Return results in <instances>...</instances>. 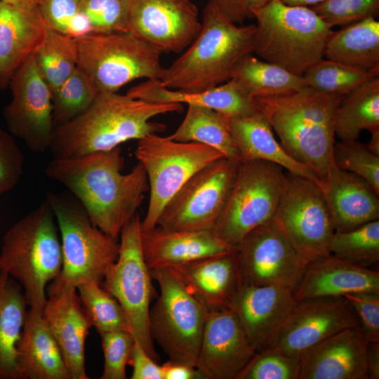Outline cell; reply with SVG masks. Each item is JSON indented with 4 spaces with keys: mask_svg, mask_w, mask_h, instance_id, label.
Listing matches in <instances>:
<instances>
[{
    "mask_svg": "<svg viewBox=\"0 0 379 379\" xmlns=\"http://www.w3.org/2000/svg\"><path fill=\"white\" fill-rule=\"evenodd\" d=\"M124 167L119 146L76 158H53L44 173L69 191L95 227L118 240L149 190L142 164L138 162L128 173H122Z\"/></svg>",
    "mask_w": 379,
    "mask_h": 379,
    "instance_id": "1",
    "label": "cell"
},
{
    "mask_svg": "<svg viewBox=\"0 0 379 379\" xmlns=\"http://www.w3.org/2000/svg\"><path fill=\"white\" fill-rule=\"evenodd\" d=\"M183 109L180 103L153 102L115 93H100L83 113L55 126L49 149L53 158H76L110 150L166 129L157 116Z\"/></svg>",
    "mask_w": 379,
    "mask_h": 379,
    "instance_id": "2",
    "label": "cell"
},
{
    "mask_svg": "<svg viewBox=\"0 0 379 379\" xmlns=\"http://www.w3.org/2000/svg\"><path fill=\"white\" fill-rule=\"evenodd\" d=\"M253 99L285 151L323 182L335 166L334 124L341 98L305 87L282 95Z\"/></svg>",
    "mask_w": 379,
    "mask_h": 379,
    "instance_id": "3",
    "label": "cell"
},
{
    "mask_svg": "<svg viewBox=\"0 0 379 379\" xmlns=\"http://www.w3.org/2000/svg\"><path fill=\"white\" fill-rule=\"evenodd\" d=\"M255 25H238L226 18L211 0L204 6L201 29L170 66L159 83L187 92L208 90L230 80L244 56L253 53Z\"/></svg>",
    "mask_w": 379,
    "mask_h": 379,
    "instance_id": "4",
    "label": "cell"
},
{
    "mask_svg": "<svg viewBox=\"0 0 379 379\" xmlns=\"http://www.w3.org/2000/svg\"><path fill=\"white\" fill-rule=\"evenodd\" d=\"M62 253L54 213L45 199L4 234L0 251V272L21 286L29 307L41 312L48 284L59 275Z\"/></svg>",
    "mask_w": 379,
    "mask_h": 379,
    "instance_id": "5",
    "label": "cell"
},
{
    "mask_svg": "<svg viewBox=\"0 0 379 379\" xmlns=\"http://www.w3.org/2000/svg\"><path fill=\"white\" fill-rule=\"evenodd\" d=\"M253 53L298 76L324 58L331 27L307 6L270 0L254 13Z\"/></svg>",
    "mask_w": 379,
    "mask_h": 379,
    "instance_id": "6",
    "label": "cell"
},
{
    "mask_svg": "<svg viewBox=\"0 0 379 379\" xmlns=\"http://www.w3.org/2000/svg\"><path fill=\"white\" fill-rule=\"evenodd\" d=\"M45 199L56 219L62 253V270L51 282L75 288L87 281L101 283L118 258V240L95 227L72 194L47 192Z\"/></svg>",
    "mask_w": 379,
    "mask_h": 379,
    "instance_id": "7",
    "label": "cell"
},
{
    "mask_svg": "<svg viewBox=\"0 0 379 379\" xmlns=\"http://www.w3.org/2000/svg\"><path fill=\"white\" fill-rule=\"evenodd\" d=\"M78 68L100 93H115L138 79H159L161 53L128 31L75 38Z\"/></svg>",
    "mask_w": 379,
    "mask_h": 379,
    "instance_id": "8",
    "label": "cell"
},
{
    "mask_svg": "<svg viewBox=\"0 0 379 379\" xmlns=\"http://www.w3.org/2000/svg\"><path fill=\"white\" fill-rule=\"evenodd\" d=\"M160 294L149 312L153 340L169 360L196 367L208 310L170 267L151 270Z\"/></svg>",
    "mask_w": 379,
    "mask_h": 379,
    "instance_id": "9",
    "label": "cell"
},
{
    "mask_svg": "<svg viewBox=\"0 0 379 379\" xmlns=\"http://www.w3.org/2000/svg\"><path fill=\"white\" fill-rule=\"evenodd\" d=\"M286 182L287 174L277 164L262 160L239 162L215 232L237 248L251 231L272 222Z\"/></svg>",
    "mask_w": 379,
    "mask_h": 379,
    "instance_id": "10",
    "label": "cell"
},
{
    "mask_svg": "<svg viewBox=\"0 0 379 379\" xmlns=\"http://www.w3.org/2000/svg\"><path fill=\"white\" fill-rule=\"evenodd\" d=\"M135 155L145 168L149 190L147 210L141 220L142 232L157 226L165 205L195 173L225 157L207 145L176 141L157 133L138 140Z\"/></svg>",
    "mask_w": 379,
    "mask_h": 379,
    "instance_id": "11",
    "label": "cell"
},
{
    "mask_svg": "<svg viewBox=\"0 0 379 379\" xmlns=\"http://www.w3.org/2000/svg\"><path fill=\"white\" fill-rule=\"evenodd\" d=\"M141 234V220L137 214L120 233L118 258L105 273L103 287L121 306L135 340L157 361L149 330L153 279L144 258Z\"/></svg>",
    "mask_w": 379,
    "mask_h": 379,
    "instance_id": "12",
    "label": "cell"
},
{
    "mask_svg": "<svg viewBox=\"0 0 379 379\" xmlns=\"http://www.w3.org/2000/svg\"><path fill=\"white\" fill-rule=\"evenodd\" d=\"M286 174L272 222L309 263L331 254L333 220L320 187L305 178Z\"/></svg>",
    "mask_w": 379,
    "mask_h": 379,
    "instance_id": "13",
    "label": "cell"
},
{
    "mask_svg": "<svg viewBox=\"0 0 379 379\" xmlns=\"http://www.w3.org/2000/svg\"><path fill=\"white\" fill-rule=\"evenodd\" d=\"M239 164L223 157L195 173L165 205L157 225L168 230H213Z\"/></svg>",
    "mask_w": 379,
    "mask_h": 379,
    "instance_id": "14",
    "label": "cell"
},
{
    "mask_svg": "<svg viewBox=\"0 0 379 379\" xmlns=\"http://www.w3.org/2000/svg\"><path fill=\"white\" fill-rule=\"evenodd\" d=\"M237 254L243 284L247 285L293 291L308 264L272 222L248 233Z\"/></svg>",
    "mask_w": 379,
    "mask_h": 379,
    "instance_id": "15",
    "label": "cell"
},
{
    "mask_svg": "<svg viewBox=\"0 0 379 379\" xmlns=\"http://www.w3.org/2000/svg\"><path fill=\"white\" fill-rule=\"evenodd\" d=\"M8 87L12 99L4 107L8 132L36 153L49 149L53 130L52 94L32 55L15 73Z\"/></svg>",
    "mask_w": 379,
    "mask_h": 379,
    "instance_id": "16",
    "label": "cell"
},
{
    "mask_svg": "<svg viewBox=\"0 0 379 379\" xmlns=\"http://www.w3.org/2000/svg\"><path fill=\"white\" fill-rule=\"evenodd\" d=\"M201 27L192 0H130L127 31L162 53H180Z\"/></svg>",
    "mask_w": 379,
    "mask_h": 379,
    "instance_id": "17",
    "label": "cell"
},
{
    "mask_svg": "<svg viewBox=\"0 0 379 379\" xmlns=\"http://www.w3.org/2000/svg\"><path fill=\"white\" fill-rule=\"evenodd\" d=\"M357 326V315L345 296L305 299L295 302L270 347L299 359L310 347Z\"/></svg>",
    "mask_w": 379,
    "mask_h": 379,
    "instance_id": "18",
    "label": "cell"
},
{
    "mask_svg": "<svg viewBox=\"0 0 379 379\" xmlns=\"http://www.w3.org/2000/svg\"><path fill=\"white\" fill-rule=\"evenodd\" d=\"M255 354L231 308L208 312L196 364L203 379H235Z\"/></svg>",
    "mask_w": 379,
    "mask_h": 379,
    "instance_id": "19",
    "label": "cell"
},
{
    "mask_svg": "<svg viewBox=\"0 0 379 379\" xmlns=\"http://www.w3.org/2000/svg\"><path fill=\"white\" fill-rule=\"evenodd\" d=\"M42 315L53 333L72 379H88L85 342L92 326L75 287L51 282Z\"/></svg>",
    "mask_w": 379,
    "mask_h": 379,
    "instance_id": "20",
    "label": "cell"
},
{
    "mask_svg": "<svg viewBox=\"0 0 379 379\" xmlns=\"http://www.w3.org/2000/svg\"><path fill=\"white\" fill-rule=\"evenodd\" d=\"M295 304L289 288L243 284L231 309L257 353L271 345Z\"/></svg>",
    "mask_w": 379,
    "mask_h": 379,
    "instance_id": "21",
    "label": "cell"
},
{
    "mask_svg": "<svg viewBox=\"0 0 379 379\" xmlns=\"http://www.w3.org/2000/svg\"><path fill=\"white\" fill-rule=\"evenodd\" d=\"M367 345L359 326L333 335L301 354L299 379H368Z\"/></svg>",
    "mask_w": 379,
    "mask_h": 379,
    "instance_id": "22",
    "label": "cell"
},
{
    "mask_svg": "<svg viewBox=\"0 0 379 379\" xmlns=\"http://www.w3.org/2000/svg\"><path fill=\"white\" fill-rule=\"evenodd\" d=\"M141 232L142 252L150 270L237 251L213 230H168L157 225L149 231Z\"/></svg>",
    "mask_w": 379,
    "mask_h": 379,
    "instance_id": "23",
    "label": "cell"
},
{
    "mask_svg": "<svg viewBox=\"0 0 379 379\" xmlns=\"http://www.w3.org/2000/svg\"><path fill=\"white\" fill-rule=\"evenodd\" d=\"M169 267L208 311L232 308L243 284L237 251Z\"/></svg>",
    "mask_w": 379,
    "mask_h": 379,
    "instance_id": "24",
    "label": "cell"
},
{
    "mask_svg": "<svg viewBox=\"0 0 379 379\" xmlns=\"http://www.w3.org/2000/svg\"><path fill=\"white\" fill-rule=\"evenodd\" d=\"M361 291L379 292V272L330 254L307 264L293 295L297 302Z\"/></svg>",
    "mask_w": 379,
    "mask_h": 379,
    "instance_id": "25",
    "label": "cell"
},
{
    "mask_svg": "<svg viewBox=\"0 0 379 379\" xmlns=\"http://www.w3.org/2000/svg\"><path fill=\"white\" fill-rule=\"evenodd\" d=\"M323 185L335 232L352 230L379 219V195L360 177L335 166Z\"/></svg>",
    "mask_w": 379,
    "mask_h": 379,
    "instance_id": "26",
    "label": "cell"
},
{
    "mask_svg": "<svg viewBox=\"0 0 379 379\" xmlns=\"http://www.w3.org/2000/svg\"><path fill=\"white\" fill-rule=\"evenodd\" d=\"M222 116L239 152L240 162L250 160L271 162L290 173L314 182L322 190L323 182L319 176L285 151L275 139L270 124L258 109L241 116Z\"/></svg>",
    "mask_w": 379,
    "mask_h": 379,
    "instance_id": "27",
    "label": "cell"
},
{
    "mask_svg": "<svg viewBox=\"0 0 379 379\" xmlns=\"http://www.w3.org/2000/svg\"><path fill=\"white\" fill-rule=\"evenodd\" d=\"M46 29L37 7L0 1V91L8 87L17 70L34 55Z\"/></svg>",
    "mask_w": 379,
    "mask_h": 379,
    "instance_id": "28",
    "label": "cell"
},
{
    "mask_svg": "<svg viewBox=\"0 0 379 379\" xmlns=\"http://www.w3.org/2000/svg\"><path fill=\"white\" fill-rule=\"evenodd\" d=\"M18 351L20 379H72L42 312L28 309Z\"/></svg>",
    "mask_w": 379,
    "mask_h": 379,
    "instance_id": "29",
    "label": "cell"
},
{
    "mask_svg": "<svg viewBox=\"0 0 379 379\" xmlns=\"http://www.w3.org/2000/svg\"><path fill=\"white\" fill-rule=\"evenodd\" d=\"M126 94L153 102L204 106L226 117L248 114L257 110L254 99L232 80L206 91L187 92L165 87L159 79H147L130 88Z\"/></svg>",
    "mask_w": 379,
    "mask_h": 379,
    "instance_id": "30",
    "label": "cell"
},
{
    "mask_svg": "<svg viewBox=\"0 0 379 379\" xmlns=\"http://www.w3.org/2000/svg\"><path fill=\"white\" fill-rule=\"evenodd\" d=\"M324 58L378 76L379 22L369 17L333 31L326 43Z\"/></svg>",
    "mask_w": 379,
    "mask_h": 379,
    "instance_id": "31",
    "label": "cell"
},
{
    "mask_svg": "<svg viewBox=\"0 0 379 379\" xmlns=\"http://www.w3.org/2000/svg\"><path fill=\"white\" fill-rule=\"evenodd\" d=\"M27 307L19 283L0 272V379H20L18 346Z\"/></svg>",
    "mask_w": 379,
    "mask_h": 379,
    "instance_id": "32",
    "label": "cell"
},
{
    "mask_svg": "<svg viewBox=\"0 0 379 379\" xmlns=\"http://www.w3.org/2000/svg\"><path fill=\"white\" fill-rule=\"evenodd\" d=\"M230 80L249 97H273L307 87L302 77L248 54L235 65Z\"/></svg>",
    "mask_w": 379,
    "mask_h": 379,
    "instance_id": "33",
    "label": "cell"
},
{
    "mask_svg": "<svg viewBox=\"0 0 379 379\" xmlns=\"http://www.w3.org/2000/svg\"><path fill=\"white\" fill-rule=\"evenodd\" d=\"M335 135L342 141L357 140L363 130H379V77L341 98L336 109Z\"/></svg>",
    "mask_w": 379,
    "mask_h": 379,
    "instance_id": "34",
    "label": "cell"
},
{
    "mask_svg": "<svg viewBox=\"0 0 379 379\" xmlns=\"http://www.w3.org/2000/svg\"><path fill=\"white\" fill-rule=\"evenodd\" d=\"M169 138L211 147L230 159L240 162V155L222 116L207 107L188 105L185 117Z\"/></svg>",
    "mask_w": 379,
    "mask_h": 379,
    "instance_id": "35",
    "label": "cell"
},
{
    "mask_svg": "<svg viewBox=\"0 0 379 379\" xmlns=\"http://www.w3.org/2000/svg\"><path fill=\"white\" fill-rule=\"evenodd\" d=\"M34 60L52 94L78 67L75 38L46 28L42 41L34 53Z\"/></svg>",
    "mask_w": 379,
    "mask_h": 379,
    "instance_id": "36",
    "label": "cell"
},
{
    "mask_svg": "<svg viewBox=\"0 0 379 379\" xmlns=\"http://www.w3.org/2000/svg\"><path fill=\"white\" fill-rule=\"evenodd\" d=\"M76 288L92 326L100 335L114 331L130 332L121 306L109 292L101 286L100 283L84 282Z\"/></svg>",
    "mask_w": 379,
    "mask_h": 379,
    "instance_id": "37",
    "label": "cell"
},
{
    "mask_svg": "<svg viewBox=\"0 0 379 379\" xmlns=\"http://www.w3.org/2000/svg\"><path fill=\"white\" fill-rule=\"evenodd\" d=\"M330 253L359 266L370 268L379 261V219L346 232H335Z\"/></svg>",
    "mask_w": 379,
    "mask_h": 379,
    "instance_id": "38",
    "label": "cell"
},
{
    "mask_svg": "<svg viewBox=\"0 0 379 379\" xmlns=\"http://www.w3.org/2000/svg\"><path fill=\"white\" fill-rule=\"evenodd\" d=\"M375 77L378 76L324 58L311 66L302 75L307 87L340 98Z\"/></svg>",
    "mask_w": 379,
    "mask_h": 379,
    "instance_id": "39",
    "label": "cell"
},
{
    "mask_svg": "<svg viewBox=\"0 0 379 379\" xmlns=\"http://www.w3.org/2000/svg\"><path fill=\"white\" fill-rule=\"evenodd\" d=\"M99 95L88 77L77 69L52 93L55 127L86 111Z\"/></svg>",
    "mask_w": 379,
    "mask_h": 379,
    "instance_id": "40",
    "label": "cell"
},
{
    "mask_svg": "<svg viewBox=\"0 0 379 379\" xmlns=\"http://www.w3.org/2000/svg\"><path fill=\"white\" fill-rule=\"evenodd\" d=\"M333 157L338 168L360 177L379 195V156L366 145L357 140L335 142Z\"/></svg>",
    "mask_w": 379,
    "mask_h": 379,
    "instance_id": "41",
    "label": "cell"
},
{
    "mask_svg": "<svg viewBox=\"0 0 379 379\" xmlns=\"http://www.w3.org/2000/svg\"><path fill=\"white\" fill-rule=\"evenodd\" d=\"M37 8L46 28L74 38L91 33L81 0H38Z\"/></svg>",
    "mask_w": 379,
    "mask_h": 379,
    "instance_id": "42",
    "label": "cell"
},
{
    "mask_svg": "<svg viewBox=\"0 0 379 379\" xmlns=\"http://www.w3.org/2000/svg\"><path fill=\"white\" fill-rule=\"evenodd\" d=\"M299 359L268 347L255 353L235 379H299Z\"/></svg>",
    "mask_w": 379,
    "mask_h": 379,
    "instance_id": "43",
    "label": "cell"
},
{
    "mask_svg": "<svg viewBox=\"0 0 379 379\" xmlns=\"http://www.w3.org/2000/svg\"><path fill=\"white\" fill-rule=\"evenodd\" d=\"M130 0H81L91 33L127 31Z\"/></svg>",
    "mask_w": 379,
    "mask_h": 379,
    "instance_id": "44",
    "label": "cell"
},
{
    "mask_svg": "<svg viewBox=\"0 0 379 379\" xmlns=\"http://www.w3.org/2000/svg\"><path fill=\"white\" fill-rule=\"evenodd\" d=\"M331 27L347 25L379 13V0H324L311 7Z\"/></svg>",
    "mask_w": 379,
    "mask_h": 379,
    "instance_id": "45",
    "label": "cell"
},
{
    "mask_svg": "<svg viewBox=\"0 0 379 379\" xmlns=\"http://www.w3.org/2000/svg\"><path fill=\"white\" fill-rule=\"evenodd\" d=\"M104 354L100 379H126L135 339L128 331H114L100 335Z\"/></svg>",
    "mask_w": 379,
    "mask_h": 379,
    "instance_id": "46",
    "label": "cell"
},
{
    "mask_svg": "<svg viewBox=\"0 0 379 379\" xmlns=\"http://www.w3.org/2000/svg\"><path fill=\"white\" fill-rule=\"evenodd\" d=\"M23 164L24 155L15 137L0 127V195L18 184Z\"/></svg>",
    "mask_w": 379,
    "mask_h": 379,
    "instance_id": "47",
    "label": "cell"
},
{
    "mask_svg": "<svg viewBox=\"0 0 379 379\" xmlns=\"http://www.w3.org/2000/svg\"><path fill=\"white\" fill-rule=\"evenodd\" d=\"M359 320L367 343L379 341V292L361 291L345 294Z\"/></svg>",
    "mask_w": 379,
    "mask_h": 379,
    "instance_id": "48",
    "label": "cell"
},
{
    "mask_svg": "<svg viewBox=\"0 0 379 379\" xmlns=\"http://www.w3.org/2000/svg\"><path fill=\"white\" fill-rule=\"evenodd\" d=\"M218 11L231 22L242 25L253 18L255 11L270 0H211Z\"/></svg>",
    "mask_w": 379,
    "mask_h": 379,
    "instance_id": "49",
    "label": "cell"
},
{
    "mask_svg": "<svg viewBox=\"0 0 379 379\" xmlns=\"http://www.w3.org/2000/svg\"><path fill=\"white\" fill-rule=\"evenodd\" d=\"M128 364L133 368L131 379H163L161 365L135 340Z\"/></svg>",
    "mask_w": 379,
    "mask_h": 379,
    "instance_id": "50",
    "label": "cell"
},
{
    "mask_svg": "<svg viewBox=\"0 0 379 379\" xmlns=\"http://www.w3.org/2000/svg\"><path fill=\"white\" fill-rule=\"evenodd\" d=\"M163 379H203L195 366L169 360L161 365Z\"/></svg>",
    "mask_w": 379,
    "mask_h": 379,
    "instance_id": "51",
    "label": "cell"
},
{
    "mask_svg": "<svg viewBox=\"0 0 379 379\" xmlns=\"http://www.w3.org/2000/svg\"><path fill=\"white\" fill-rule=\"evenodd\" d=\"M367 370L368 378H379V341L368 343Z\"/></svg>",
    "mask_w": 379,
    "mask_h": 379,
    "instance_id": "52",
    "label": "cell"
},
{
    "mask_svg": "<svg viewBox=\"0 0 379 379\" xmlns=\"http://www.w3.org/2000/svg\"><path fill=\"white\" fill-rule=\"evenodd\" d=\"M370 141L366 144L368 149L377 156H379V130L371 133Z\"/></svg>",
    "mask_w": 379,
    "mask_h": 379,
    "instance_id": "53",
    "label": "cell"
},
{
    "mask_svg": "<svg viewBox=\"0 0 379 379\" xmlns=\"http://www.w3.org/2000/svg\"><path fill=\"white\" fill-rule=\"evenodd\" d=\"M2 2L22 8L37 7L38 0H0Z\"/></svg>",
    "mask_w": 379,
    "mask_h": 379,
    "instance_id": "54",
    "label": "cell"
},
{
    "mask_svg": "<svg viewBox=\"0 0 379 379\" xmlns=\"http://www.w3.org/2000/svg\"><path fill=\"white\" fill-rule=\"evenodd\" d=\"M283 3L291 6H314L324 0H280Z\"/></svg>",
    "mask_w": 379,
    "mask_h": 379,
    "instance_id": "55",
    "label": "cell"
}]
</instances>
